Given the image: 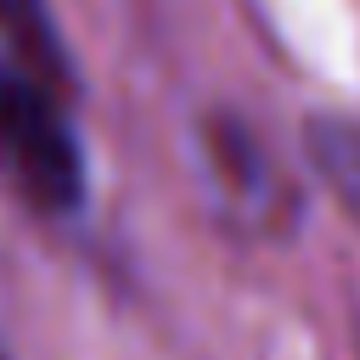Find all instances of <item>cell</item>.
Returning a JSON list of instances; mask_svg holds the SVG:
<instances>
[{"label":"cell","mask_w":360,"mask_h":360,"mask_svg":"<svg viewBox=\"0 0 360 360\" xmlns=\"http://www.w3.org/2000/svg\"><path fill=\"white\" fill-rule=\"evenodd\" d=\"M0 158L39 208H73L84 197V158L56 96L11 68H0Z\"/></svg>","instance_id":"cell-1"},{"label":"cell","mask_w":360,"mask_h":360,"mask_svg":"<svg viewBox=\"0 0 360 360\" xmlns=\"http://www.w3.org/2000/svg\"><path fill=\"white\" fill-rule=\"evenodd\" d=\"M0 34L22 56V68H28L34 84H45V90L68 84V56H62V39L51 28L45 0H0Z\"/></svg>","instance_id":"cell-2"},{"label":"cell","mask_w":360,"mask_h":360,"mask_svg":"<svg viewBox=\"0 0 360 360\" xmlns=\"http://www.w3.org/2000/svg\"><path fill=\"white\" fill-rule=\"evenodd\" d=\"M309 158L338 191V202L360 219V124L354 118H309Z\"/></svg>","instance_id":"cell-3"}]
</instances>
